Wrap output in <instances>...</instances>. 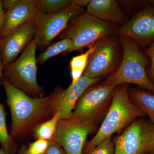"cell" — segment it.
I'll return each instance as SVG.
<instances>
[{
    "instance_id": "30bf717a",
    "label": "cell",
    "mask_w": 154,
    "mask_h": 154,
    "mask_svg": "<svg viewBox=\"0 0 154 154\" xmlns=\"http://www.w3.org/2000/svg\"><path fill=\"white\" fill-rule=\"evenodd\" d=\"M97 127L69 119H60L53 140L62 147L66 154H82L88 135Z\"/></svg>"
},
{
    "instance_id": "e0dca14e",
    "label": "cell",
    "mask_w": 154,
    "mask_h": 154,
    "mask_svg": "<svg viewBox=\"0 0 154 154\" xmlns=\"http://www.w3.org/2000/svg\"><path fill=\"white\" fill-rule=\"evenodd\" d=\"M72 46L71 40L69 38L53 43L36 57L37 63L38 65L43 64L50 59L60 54L69 53Z\"/></svg>"
},
{
    "instance_id": "cb8c5ba5",
    "label": "cell",
    "mask_w": 154,
    "mask_h": 154,
    "mask_svg": "<svg viewBox=\"0 0 154 154\" xmlns=\"http://www.w3.org/2000/svg\"><path fill=\"white\" fill-rule=\"evenodd\" d=\"M146 54L150 58L151 64L147 72L149 79L154 83V41L150 45L146 51Z\"/></svg>"
},
{
    "instance_id": "484cf974",
    "label": "cell",
    "mask_w": 154,
    "mask_h": 154,
    "mask_svg": "<svg viewBox=\"0 0 154 154\" xmlns=\"http://www.w3.org/2000/svg\"><path fill=\"white\" fill-rule=\"evenodd\" d=\"M17 0H4L2 1L3 9L5 13L15 5Z\"/></svg>"
},
{
    "instance_id": "6da1fadb",
    "label": "cell",
    "mask_w": 154,
    "mask_h": 154,
    "mask_svg": "<svg viewBox=\"0 0 154 154\" xmlns=\"http://www.w3.org/2000/svg\"><path fill=\"white\" fill-rule=\"evenodd\" d=\"M5 91L6 103L11 111V134L14 140L31 132L45 119L55 114L53 94L45 97L32 98L11 85L3 76L1 82Z\"/></svg>"
},
{
    "instance_id": "ac0fdd59",
    "label": "cell",
    "mask_w": 154,
    "mask_h": 154,
    "mask_svg": "<svg viewBox=\"0 0 154 154\" xmlns=\"http://www.w3.org/2000/svg\"><path fill=\"white\" fill-rule=\"evenodd\" d=\"M94 49V45L89 48L86 52L72 58L70 62L72 82L69 87H72L77 82L85 70L88 59Z\"/></svg>"
},
{
    "instance_id": "603a6c76",
    "label": "cell",
    "mask_w": 154,
    "mask_h": 154,
    "mask_svg": "<svg viewBox=\"0 0 154 154\" xmlns=\"http://www.w3.org/2000/svg\"><path fill=\"white\" fill-rule=\"evenodd\" d=\"M88 154H114V146L111 137L105 139Z\"/></svg>"
},
{
    "instance_id": "7a4b0ae2",
    "label": "cell",
    "mask_w": 154,
    "mask_h": 154,
    "mask_svg": "<svg viewBox=\"0 0 154 154\" xmlns=\"http://www.w3.org/2000/svg\"><path fill=\"white\" fill-rule=\"evenodd\" d=\"M145 116L130 99L127 84L116 86L109 110L95 136L86 143L83 154H88L105 139L116 133H121L135 119Z\"/></svg>"
},
{
    "instance_id": "52a82bcc",
    "label": "cell",
    "mask_w": 154,
    "mask_h": 154,
    "mask_svg": "<svg viewBox=\"0 0 154 154\" xmlns=\"http://www.w3.org/2000/svg\"><path fill=\"white\" fill-rule=\"evenodd\" d=\"M141 118L131 122L113 140L114 154H145L152 148L154 125Z\"/></svg>"
},
{
    "instance_id": "7c38bea8",
    "label": "cell",
    "mask_w": 154,
    "mask_h": 154,
    "mask_svg": "<svg viewBox=\"0 0 154 154\" xmlns=\"http://www.w3.org/2000/svg\"><path fill=\"white\" fill-rule=\"evenodd\" d=\"M102 79H91L83 75L72 87H69L66 90L57 88L53 93V105L55 114L60 113V120L70 118L77 102L83 93Z\"/></svg>"
},
{
    "instance_id": "d6986e66",
    "label": "cell",
    "mask_w": 154,
    "mask_h": 154,
    "mask_svg": "<svg viewBox=\"0 0 154 154\" xmlns=\"http://www.w3.org/2000/svg\"><path fill=\"white\" fill-rule=\"evenodd\" d=\"M60 120L59 112L53 116L48 121L38 124L33 129V136L35 140L42 139L50 140L53 139L57 126Z\"/></svg>"
},
{
    "instance_id": "3957f363",
    "label": "cell",
    "mask_w": 154,
    "mask_h": 154,
    "mask_svg": "<svg viewBox=\"0 0 154 154\" xmlns=\"http://www.w3.org/2000/svg\"><path fill=\"white\" fill-rule=\"evenodd\" d=\"M119 36L123 49L121 63L101 85L116 87L123 84H133L154 94V83L149 78L146 69V57L136 42L127 37Z\"/></svg>"
},
{
    "instance_id": "9a60e30c",
    "label": "cell",
    "mask_w": 154,
    "mask_h": 154,
    "mask_svg": "<svg viewBox=\"0 0 154 154\" xmlns=\"http://www.w3.org/2000/svg\"><path fill=\"white\" fill-rule=\"evenodd\" d=\"M86 12L102 21L113 24L123 25L128 20L115 0H91Z\"/></svg>"
},
{
    "instance_id": "8fae6325",
    "label": "cell",
    "mask_w": 154,
    "mask_h": 154,
    "mask_svg": "<svg viewBox=\"0 0 154 154\" xmlns=\"http://www.w3.org/2000/svg\"><path fill=\"white\" fill-rule=\"evenodd\" d=\"M116 33L140 44L152 43L154 41V7L146 6L117 28Z\"/></svg>"
},
{
    "instance_id": "8992f818",
    "label": "cell",
    "mask_w": 154,
    "mask_h": 154,
    "mask_svg": "<svg viewBox=\"0 0 154 154\" xmlns=\"http://www.w3.org/2000/svg\"><path fill=\"white\" fill-rule=\"evenodd\" d=\"M116 87L94 85L88 88L78 100L70 119L97 127L109 110Z\"/></svg>"
},
{
    "instance_id": "9c48e42d",
    "label": "cell",
    "mask_w": 154,
    "mask_h": 154,
    "mask_svg": "<svg viewBox=\"0 0 154 154\" xmlns=\"http://www.w3.org/2000/svg\"><path fill=\"white\" fill-rule=\"evenodd\" d=\"M119 52L118 41L113 35L99 39L94 44L84 75L96 79L114 72L118 65Z\"/></svg>"
},
{
    "instance_id": "ffe728a7",
    "label": "cell",
    "mask_w": 154,
    "mask_h": 154,
    "mask_svg": "<svg viewBox=\"0 0 154 154\" xmlns=\"http://www.w3.org/2000/svg\"><path fill=\"white\" fill-rule=\"evenodd\" d=\"M6 115L5 106L0 103V144L2 147L8 151L15 153L17 146L15 140L8 131L6 125Z\"/></svg>"
},
{
    "instance_id": "4dcf8cb0",
    "label": "cell",
    "mask_w": 154,
    "mask_h": 154,
    "mask_svg": "<svg viewBox=\"0 0 154 154\" xmlns=\"http://www.w3.org/2000/svg\"><path fill=\"white\" fill-rule=\"evenodd\" d=\"M147 153L148 154H154V143L152 148L149 151V152Z\"/></svg>"
},
{
    "instance_id": "7402d4cb",
    "label": "cell",
    "mask_w": 154,
    "mask_h": 154,
    "mask_svg": "<svg viewBox=\"0 0 154 154\" xmlns=\"http://www.w3.org/2000/svg\"><path fill=\"white\" fill-rule=\"evenodd\" d=\"M49 140L39 139L28 144V148H22L19 154H45L48 149Z\"/></svg>"
},
{
    "instance_id": "5b68a950",
    "label": "cell",
    "mask_w": 154,
    "mask_h": 154,
    "mask_svg": "<svg viewBox=\"0 0 154 154\" xmlns=\"http://www.w3.org/2000/svg\"><path fill=\"white\" fill-rule=\"evenodd\" d=\"M37 48L33 40L19 58L3 69V76L11 85L32 98L42 97L43 93L37 81Z\"/></svg>"
},
{
    "instance_id": "ba28073f",
    "label": "cell",
    "mask_w": 154,
    "mask_h": 154,
    "mask_svg": "<svg viewBox=\"0 0 154 154\" xmlns=\"http://www.w3.org/2000/svg\"><path fill=\"white\" fill-rule=\"evenodd\" d=\"M82 8L72 5L59 13L48 15L38 11L36 19V32L33 40L40 48L48 46L67 27L72 19L84 13Z\"/></svg>"
},
{
    "instance_id": "83f0119b",
    "label": "cell",
    "mask_w": 154,
    "mask_h": 154,
    "mask_svg": "<svg viewBox=\"0 0 154 154\" xmlns=\"http://www.w3.org/2000/svg\"><path fill=\"white\" fill-rule=\"evenodd\" d=\"M90 1V0H74L72 1V5L82 8L85 6H88Z\"/></svg>"
},
{
    "instance_id": "1f68e13d",
    "label": "cell",
    "mask_w": 154,
    "mask_h": 154,
    "mask_svg": "<svg viewBox=\"0 0 154 154\" xmlns=\"http://www.w3.org/2000/svg\"><path fill=\"white\" fill-rule=\"evenodd\" d=\"M150 4V6H151V7H154V0H152V1H147Z\"/></svg>"
},
{
    "instance_id": "5bb4252c",
    "label": "cell",
    "mask_w": 154,
    "mask_h": 154,
    "mask_svg": "<svg viewBox=\"0 0 154 154\" xmlns=\"http://www.w3.org/2000/svg\"><path fill=\"white\" fill-rule=\"evenodd\" d=\"M38 11V0H17L15 5L5 13L0 38L26 23L35 21Z\"/></svg>"
},
{
    "instance_id": "f546056e",
    "label": "cell",
    "mask_w": 154,
    "mask_h": 154,
    "mask_svg": "<svg viewBox=\"0 0 154 154\" xmlns=\"http://www.w3.org/2000/svg\"><path fill=\"white\" fill-rule=\"evenodd\" d=\"M0 154H16L15 153H13L11 152L8 151L5 149L3 148V147H1L0 148Z\"/></svg>"
},
{
    "instance_id": "277c9868",
    "label": "cell",
    "mask_w": 154,
    "mask_h": 154,
    "mask_svg": "<svg viewBox=\"0 0 154 154\" xmlns=\"http://www.w3.org/2000/svg\"><path fill=\"white\" fill-rule=\"evenodd\" d=\"M116 29L113 23L102 21L85 12L72 19L59 36L61 39L71 40L69 53L91 47L99 39L113 35Z\"/></svg>"
},
{
    "instance_id": "44dd1931",
    "label": "cell",
    "mask_w": 154,
    "mask_h": 154,
    "mask_svg": "<svg viewBox=\"0 0 154 154\" xmlns=\"http://www.w3.org/2000/svg\"><path fill=\"white\" fill-rule=\"evenodd\" d=\"M72 5L70 0H38V11L52 15L59 13Z\"/></svg>"
},
{
    "instance_id": "4fadbf2b",
    "label": "cell",
    "mask_w": 154,
    "mask_h": 154,
    "mask_svg": "<svg viewBox=\"0 0 154 154\" xmlns=\"http://www.w3.org/2000/svg\"><path fill=\"white\" fill-rule=\"evenodd\" d=\"M35 21L26 23L4 38H0L3 68L17 59L36 35Z\"/></svg>"
},
{
    "instance_id": "2e32d148",
    "label": "cell",
    "mask_w": 154,
    "mask_h": 154,
    "mask_svg": "<svg viewBox=\"0 0 154 154\" xmlns=\"http://www.w3.org/2000/svg\"><path fill=\"white\" fill-rule=\"evenodd\" d=\"M130 99L154 125V94L149 91L132 88L128 91Z\"/></svg>"
},
{
    "instance_id": "4316f807",
    "label": "cell",
    "mask_w": 154,
    "mask_h": 154,
    "mask_svg": "<svg viewBox=\"0 0 154 154\" xmlns=\"http://www.w3.org/2000/svg\"><path fill=\"white\" fill-rule=\"evenodd\" d=\"M5 19V12L3 8L2 1L0 0V34L2 29Z\"/></svg>"
},
{
    "instance_id": "f1b7e54d",
    "label": "cell",
    "mask_w": 154,
    "mask_h": 154,
    "mask_svg": "<svg viewBox=\"0 0 154 154\" xmlns=\"http://www.w3.org/2000/svg\"><path fill=\"white\" fill-rule=\"evenodd\" d=\"M3 65L2 62V56H1V47H0V84L2 82V78L3 77Z\"/></svg>"
},
{
    "instance_id": "d4e9b609",
    "label": "cell",
    "mask_w": 154,
    "mask_h": 154,
    "mask_svg": "<svg viewBox=\"0 0 154 154\" xmlns=\"http://www.w3.org/2000/svg\"><path fill=\"white\" fill-rule=\"evenodd\" d=\"M45 154H66L61 146L53 140H49L48 149Z\"/></svg>"
}]
</instances>
